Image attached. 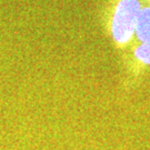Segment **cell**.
Returning <instances> with one entry per match:
<instances>
[{
    "label": "cell",
    "instance_id": "4",
    "mask_svg": "<svg viewBox=\"0 0 150 150\" xmlns=\"http://www.w3.org/2000/svg\"><path fill=\"white\" fill-rule=\"evenodd\" d=\"M142 1H144L147 6H149V7H150V0H142Z\"/></svg>",
    "mask_w": 150,
    "mask_h": 150
},
{
    "label": "cell",
    "instance_id": "1",
    "mask_svg": "<svg viewBox=\"0 0 150 150\" xmlns=\"http://www.w3.org/2000/svg\"><path fill=\"white\" fill-rule=\"evenodd\" d=\"M141 9L140 0H106L101 22L116 47L123 49L132 41Z\"/></svg>",
    "mask_w": 150,
    "mask_h": 150
},
{
    "label": "cell",
    "instance_id": "3",
    "mask_svg": "<svg viewBox=\"0 0 150 150\" xmlns=\"http://www.w3.org/2000/svg\"><path fill=\"white\" fill-rule=\"evenodd\" d=\"M134 58L139 64H142V66L150 64V48H148L144 43L136 46L134 51Z\"/></svg>",
    "mask_w": 150,
    "mask_h": 150
},
{
    "label": "cell",
    "instance_id": "2",
    "mask_svg": "<svg viewBox=\"0 0 150 150\" xmlns=\"http://www.w3.org/2000/svg\"><path fill=\"white\" fill-rule=\"evenodd\" d=\"M134 36L140 41V43H144L148 48H150V7L149 6L142 7V9L140 11Z\"/></svg>",
    "mask_w": 150,
    "mask_h": 150
}]
</instances>
